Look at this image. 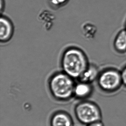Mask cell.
Segmentation results:
<instances>
[{"instance_id":"obj_7","label":"cell","mask_w":126,"mask_h":126,"mask_svg":"<svg viewBox=\"0 0 126 126\" xmlns=\"http://www.w3.org/2000/svg\"><path fill=\"white\" fill-rule=\"evenodd\" d=\"M113 47L116 52L123 54L126 53V29H122L116 34L113 42Z\"/></svg>"},{"instance_id":"obj_10","label":"cell","mask_w":126,"mask_h":126,"mask_svg":"<svg viewBox=\"0 0 126 126\" xmlns=\"http://www.w3.org/2000/svg\"><path fill=\"white\" fill-rule=\"evenodd\" d=\"M97 28L91 23H86L82 26L83 35L87 39H92L95 36Z\"/></svg>"},{"instance_id":"obj_12","label":"cell","mask_w":126,"mask_h":126,"mask_svg":"<svg viewBox=\"0 0 126 126\" xmlns=\"http://www.w3.org/2000/svg\"><path fill=\"white\" fill-rule=\"evenodd\" d=\"M86 126H104V125L102 121H99L90 124Z\"/></svg>"},{"instance_id":"obj_13","label":"cell","mask_w":126,"mask_h":126,"mask_svg":"<svg viewBox=\"0 0 126 126\" xmlns=\"http://www.w3.org/2000/svg\"><path fill=\"white\" fill-rule=\"evenodd\" d=\"M67 0H51L52 3L53 4L56 5H59L65 3Z\"/></svg>"},{"instance_id":"obj_5","label":"cell","mask_w":126,"mask_h":126,"mask_svg":"<svg viewBox=\"0 0 126 126\" xmlns=\"http://www.w3.org/2000/svg\"><path fill=\"white\" fill-rule=\"evenodd\" d=\"M50 126H74L73 119L70 114L63 111H59L51 116Z\"/></svg>"},{"instance_id":"obj_3","label":"cell","mask_w":126,"mask_h":126,"mask_svg":"<svg viewBox=\"0 0 126 126\" xmlns=\"http://www.w3.org/2000/svg\"><path fill=\"white\" fill-rule=\"evenodd\" d=\"M96 80L99 89L106 94H114L123 86L121 71L113 67L101 71Z\"/></svg>"},{"instance_id":"obj_2","label":"cell","mask_w":126,"mask_h":126,"mask_svg":"<svg viewBox=\"0 0 126 126\" xmlns=\"http://www.w3.org/2000/svg\"><path fill=\"white\" fill-rule=\"evenodd\" d=\"M49 89L56 99L65 100L74 94L75 85L72 77L65 73L53 75L49 82Z\"/></svg>"},{"instance_id":"obj_9","label":"cell","mask_w":126,"mask_h":126,"mask_svg":"<svg viewBox=\"0 0 126 126\" xmlns=\"http://www.w3.org/2000/svg\"><path fill=\"white\" fill-rule=\"evenodd\" d=\"M90 83L80 82L75 85L74 94L79 98H84L88 96L92 93L93 88Z\"/></svg>"},{"instance_id":"obj_4","label":"cell","mask_w":126,"mask_h":126,"mask_svg":"<svg viewBox=\"0 0 126 126\" xmlns=\"http://www.w3.org/2000/svg\"><path fill=\"white\" fill-rule=\"evenodd\" d=\"M75 114L77 120L86 126L95 121H101L102 114L100 108L94 102L84 101L77 105Z\"/></svg>"},{"instance_id":"obj_11","label":"cell","mask_w":126,"mask_h":126,"mask_svg":"<svg viewBox=\"0 0 126 126\" xmlns=\"http://www.w3.org/2000/svg\"><path fill=\"white\" fill-rule=\"evenodd\" d=\"M123 86L126 88V65L121 70Z\"/></svg>"},{"instance_id":"obj_6","label":"cell","mask_w":126,"mask_h":126,"mask_svg":"<svg viewBox=\"0 0 126 126\" xmlns=\"http://www.w3.org/2000/svg\"><path fill=\"white\" fill-rule=\"evenodd\" d=\"M13 32L11 22L5 17L0 19V40L1 42H6L10 39Z\"/></svg>"},{"instance_id":"obj_1","label":"cell","mask_w":126,"mask_h":126,"mask_svg":"<svg viewBox=\"0 0 126 126\" xmlns=\"http://www.w3.org/2000/svg\"><path fill=\"white\" fill-rule=\"evenodd\" d=\"M62 65L64 73L72 78H79L89 65L87 57L81 50L71 48L63 53Z\"/></svg>"},{"instance_id":"obj_14","label":"cell","mask_w":126,"mask_h":126,"mask_svg":"<svg viewBox=\"0 0 126 126\" xmlns=\"http://www.w3.org/2000/svg\"><path fill=\"white\" fill-rule=\"evenodd\" d=\"M125 29H126V23H125Z\"/></svg>"},{"instance_id":"obj_8","label":"cell","mask_w":126,"mask_h":126,"mask_svg":"<svg viewBox=\"0 0 126 126\" xmlns=\"http://www.w3.org/2000/svg\"><path fill=\"white\" fill-rule=\"evenodd\" d=\"M100 72L96 66L93 65H89L82 75L79 78L80 82L91 84L97 80Z\"/></svg>"}]
</instances>
